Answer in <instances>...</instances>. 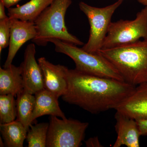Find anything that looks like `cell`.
I'll use <instances>...</instances> for the list:
<instances>
[{
  "mask_svg": "<svg viewBox=\"0 0 147 147\" xmlns=\"http://www.w3.org/2000/svg\"><path fill=\"white\" fill-rule=\"evenodd\" d=\"M38 62L43 74L44 88L58 98L65 94L68 87L67 72L68 68L53 64L43 57L39 58Z\"/></svg>",
  "mask_w": 147,
  "mask_h": 147,
  "instance_id": "cell-9",
  "label": "cell"
},
{
  "mask_svg": "<svg viewBox=\"0 0 147 147\" xmlns=\"http://www.w3.org/2000/svg\"><path fill=\"white\" fill-rule=\"evenodd\" d=\"M71 0H54L34 21L36 36L32 40L39 46H45L50 40L58 39L76 45L84 43L70 34L65 26V16Z\"/></svg>",
  "mask_w": 147,
  "mask_h": 147,
  "instance_id": "cell-3",
  "label": "cell"
},
{
  "mask_svg": "<svg viewBox=\"0 0 147 147\" xmlns=\"http://www.w3.org/2000/svg\"><path fill=\"white\" fill-rule=\"evenodd\" d=\"M5 6L1 1H0V20L8 18L5 12Z\"/></svg>",
  "mask_w": 147,
  "mask_h": 147,
  "instance_id": "cell-24",
  "label": "cell"
},
{
  "mask_svg": "<svg viewBox=\"0 0 147 147\" xmlns=\"http://www.w3.org/2000/svg\"><path fill=\"white\" fill-rule=\"evenodd\" d=\"M11 19L10 18L0 20V54L3 49L9 45Z\"/></svg>",
  "mask_w": 147,
  "mask_h": 147,
  "instance_id": "cell-20",
  "label": "cell"
},
{
  "mask_svg": "<svg viewBox=\"0 0 147 147\" xmlns=\"http://www.w3.org/2000/svg\"><path fill=\"white\" fill-rule=\"evenodd\" d=\"M11 34L7 58L3 65L7 68L12 64L14 57L24 43L36 36L37 30L34 22L11 18Z\"/></svg>",
  "mask_w": 147,
  "mask_h": 147,
  "instance_id": "cell-10",
  "label": "cell"
},
{
  "mask_svg": "<svg viewBox=\"0 0 147 147\" xmlns=\"http://www.w3.org/2000/svg\"><path fill=\"white\" fill-rule=\"evenodd\" d=\"M50 42L54 44L57 53L65 54L72 59L76 65L75 69L78 71L94 76L124 81L115 67L99 53H88L77 45L59 39H52Z\"/></svg>",
  "mask_w": 147,
  "mask_h": 147,
  "instance_id": "cell-4",
  "label": "cell"
},
{
  "mask_svg": "<svg viewBox=\"0 0 147 147\" xmlns=\"http://www.w3.org/2000/svg\"><path fill=\"white\" fill-rule=\"evenodd\" d=\"M115 110L135 120L147 119V83L136 86Z\"/></svg>",
  "mask_w": 147,
  "mask_h": 147,
  "instance_id": "cell-11",
  "label": "cell"
},
{
  "mask_svg": "<svg viewBox=\"0 0 147 147\" xmlns=\"http://www.w3.org/2000/svg\"><path fill=\"white\" fill-rule=\"evenodd\" d=\"M49 126L48 123L30 125L26 137L28 147H46Z\"/></svg>",
  "mask_w": 147,
  "mask_h": 147,
  "instance_id": "cell-18",
  "label": "cell"
},
{
  "mask_svg": "<svg viewBox=\"0 0 147 147\" xmlns=\"http://www.w3.org/2000/svg\"><path fill=\"white\" fill-rule=\"evenodd\" d=\"M21 0H0L7 9L11 7L19 2Z\"/></svg>",
  "mask_w": 147,
  "mask_h": 147,
  "instance_id": "cell-23",
  "label": "cell"
},
{
  "mask_svg": "<svg viewBox=\"0 0 147 147\" xmlns=\"http://www.w3.org/2000/svg\"><path fill=\"white\" fill-rule=\"evenodd\" d=\"M97 53L112 64L125 82L136 86L147 83V38L127 45L101 49Z\"/></svg>",
  "mask_w": 147,
  "mask_h": 147,
  "instance_id": "cell-2",
  "label": "cell"
},
{
  "mask_svg": "<svg viewBox=\"0 0 147 147\" xmlns=\"http://www.w3.org/2000/svg\"><path fill=\"white\" fill-rule=\"evenodd\" d=\"M17 120L21 122L28 131L30 120L34 108L35 96L24 90L17 95Z\"/></svg>",
  "mask_w": 147,
  "mask_h": 147,
  "instance_id": "cell-17",
  "label": "cell"
},
{
  "mask_svg": "<svg viewBox=\"0 0 147 147\" xmlns=\"http://www.w3.org/2000/svg\"><path fill=\"white\" fill-rule=\"evenodd\" d=\"M0 131L6 146L23 147L28 130L21 122L16 120L7 123H0Z\"/></svg>",
  "mask_w": 147,
  "mask_h": 147,
  "instance_id": "cell-16",
  "label": "cell"
},
{
  "mask_svg": "<svg viewBox=\"0 0 147 147\" xmlns=\"http://www.w3.org/2000/svg\"><path fill=\"white\" fill-rule=\"evenodd\" d=\"M24 90L21 66L11 64L7 68L0 67V95L15 96Z\"/></svg>",
  "mask_w": 147,
  "mask_h": 147,
  "instance_id": "cell-14",
  "label": "cell"
},
{
  "mask_svg": "<svg viewBox=\"0 0 147 147\" xmlns=\"http://www.w3.org/2000/svg\"><path fill=\"white\" fill-rule=\"evenodd\" d=\"M115 128L117 138L113 147H139L141 136L137 121L117 111L115 115Z\"/></svg>",
  "mask_w": 147,
  "mask_h": 147,
  "instance_id": "cell-12",
  "label": "cell"
},
{
  "mask_svg": "<svg viewBox=\"0 0 147 147\" xmlns=\"http://www.w3.org/2000/svg\"><path fill=\"white\" fill-rule=\"evenodd\" d=\"M54 0H30L23 5L8 8V16L23 21L34 22Z\"/></svg>",
  "mask_w": 147,
  "mask_h": 147,
  "instance_id": "cell-15",
  "label": "cell"
},
{
  "mask_svg": "<svg viewBox=\"0 0 147 147\" xmlns=\"http://www.w3.org/2000/svg\"><path fill=\"white\" fill-rule=\"evenodd\" d=\"M36 53L34 43L29 44L24 53V61L20 65L24 90L34 95L45 89L42 69L36 59Z\"/></svg>",
  "mask_w": 147,
  "mask_h": 147,
  "instance_id": "cell-8",
  "label": "cell"
},
{
  "mask_svg": "<svg viewBox=\"0 0 147 147\" xmlns=\"http://www.w3.org/2000/svg\"><path fill=\"white\" fill-rule=\"evenodd\" d=\"M138 2L145 6H147V0H138Z\"/></svg>",
  "mask_w": 147,
  "mask_h": 147,
  "instance_id": "cell-25",
  "label": "cell"
},
{
  "mask_svg": "<svg viewBox=\"0 0 147 147\" xmlns=\"http://www.w3.org/2000/svg\"><path fill=\"white\" fill-rule=\"evenodd\" d=\"M34 95L35 102L30 120V125L37 118L46 115L59 117L63 119L66 118L60 108L58 98L51 92L44 89Z\"/></svg>",
  "mask_w": 147,
  "mask_h": 147,
  "instance_id": "cell-13",
  "label": "cell"
},
{
  "mask_svg": "<svg viewBox=\"0 0 147 147\" xmlns=\"http://www.w3.org/2000/svg\"><path fill=\"white\" fill-rule=\"evenodd\" d=\"M123 2V0H119L103 7L92 6L84 2L79 3V8L86 16L90 26L88 40L82 47L84 50L96 53L102 49L112 16Z\"/></svg>",
  "mask_w": 147,
  "mask_h": 147,
  "instance_id": "cell-5",
  "label": "cell"
},
{
  "mask_svg": "<svg viewBox=\"0 0 147 147\" xmlns=\"http://www.w3.org/2000/svg\"><path fill=\"white\" fill-rule=\"evenodd\" d=\"M67 77L68 87L63 100L92 114L115 109L136 88L124 81L94 76L75 69H68Z\"/></svg>",
  "mask_w": 147,
  "mask_h": 147,
  "instance_id": "cell-1",
  "label": "cell"
},
{
  "mask_svg": "<svg viewBox=\"0 0 147 147\" xmlns=\"http://www.w3.org/2000/svg\"><path fill=\"white\" fill-rule=\"evenodd\" d=\"M85 143L86 146L88 147H102L97 137L90 138Z\"/></svg>",
  "mask_w": 147,
  "mask_h": 147,
  "instance_id": "cell-22",
  "label": "cell"
},
{
  "mask_svg": "<svg viewBox=\"0 0 147 147\" xmlns=\"http://www.w3.org/2000/svg\"><path fill=\"white\" fill-rule=\"evenodd\" d=\"M139 126L141 136L147 135V119L136 120Z\"/></svg>",
  "mask_w": 147,
  "mask_h": 147,
  "instance_id": "cell-21",
  "label": "cell"
},
{
  "mask_svg": "<svg viewBox=\"0 0 147 147\" xmlns=\"http://www.w3.org/2000/svg\"><path fill=\"white\" fill-rule=\"evenodd\" d=\"M147 38V6L132 20H120L110 23L101 49H109Z\"/></svg>",
  "mask_w": 147,
  "mask_h": 147,
  "instance_id": "cell-6",
  "label": "cell"
},
{
  "mask_svg": "<svg viewBox=\"0 0 147 147\" xmlns=\"http://www.w3.org/2000/svg\"><path fill=\"white\" fill-rule=\"evenodd\" d=\"M87 122L73 119L50 117L47 140V147H79L82 144Z\"/></svg>",
  "mask_w": 147,
  "mask_h": 147,
  "instance_id": "cell-7",
  "label": "cell"
},
{
  "mask_svg": "<svg viewBox=\"0 0 147 147\" xmlns=\"http://www.w3.org/2000/svg\"><path fill=\"white\" fill-rule=\"evenodd\" d=\"M13 94L0 95V122L9 123L17 117L16 101Z\"/></svg>",
  "mask_w": 147,
  "mask_h": 147,
  "instance_id": "cell-19",
  "label": "cell"
},
{
  "mask_svg": "<svg viewBox=\"0 0 147 147\" xmlns=\"http://www.w3.org/2000/svg\"><path fill=\"white\" fill-rule=\"evenodd\" d=\"M5 146L4 142H3L1 138H0V147H4Z\"/></svg>",
  "mask_w": 147,
  "mask_h": 147,
  "instance_id": "cell-26",
  "label": "cell"
}]
</instances>
